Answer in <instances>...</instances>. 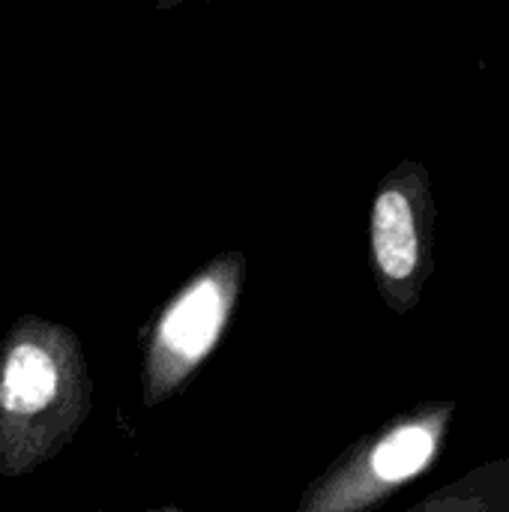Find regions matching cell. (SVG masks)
Returning <instances> with one entry per match:
<instances>
[{
  "label": "cell",
  "instance_id": "7a4b0ae2",
  "mask_svg": "<svg viewBox=\"0 0 509 512\" xmlns=\"http://www.w3.org/2000/svg\"><path fill=\"white\" fill-rule=\"evenodd\" d=\"M237 294V267L216 264L192 282L162 315L150 351V384L177 387L219 342Z\"/></svg>",
  "mask_w": 509,
  "mask_h": 512
},
{
  "label": "cell",
  "instance_id": "6da1fadb",
  "mask_svg": "<svg viewBox=\"0 0 509 512\" xmlns=\"http://www.w3.org/2000/svg\"><path fill=\"white\" fill-rule=\"evenodd\" d=\"M78 354L51 333H18L0 363V435H54L75 420Z\"/></svg>",
  "mask_w": 509,
  "mask_h": 512
},
{
  "label": "cell",
  "instance_id": "277c9868",
  "mask_svg": "<svg viewBox=\"0 0 509 512\" xmlns=\"http://www.w3.org/2000/svg\"><path fill=\"white\" fill-rule=\"evenodd\" d=\"M435 444H438V432L423 423L390 432L372 450V477L378 483H402L420 474L429 465Z\"/></svg>",
  "mask_w": 509,
  "mask_h": 512
},
{
  "label": "cell",
  "instance_id": "3957f363",
  "mask_svg": "<svg viewBox=\"0 0 509 512\" xmlns=\"http://www.w3.org/2000/svg\"><path fill=\"white\" fill-rule=\"evenodd\" d=\"M372 252L390 285H408L420 267V210L408 189L387 186L372 207Z\"/></svg>",
  "mask_w": 509,
  "mask_h": 512
}]
</instances>
